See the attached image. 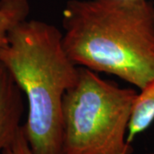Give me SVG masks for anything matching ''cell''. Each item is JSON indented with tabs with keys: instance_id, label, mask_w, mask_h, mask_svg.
Listing matches in <instances>:
<instances>
[{
	"instance_id": "6da1fadb",
	"label": "cell",
	"mask_w": 154,
	"mask_h": 154,
	"mask_svg": "<svg viewBox=\"0 0 154 154\" xmlns=\"http://www.w3.org/2000/svg\"><path fill=\"white\" fill-rule=\"evenodd\" d=\"M63 41L79 67L111 75L138 91L154 80V4L148 0H69Z\"/></svg>"
},
{
	"instance_id": "7a4b0ae2",
	"label": "cell",
	"mask_w": 154,
	"mask_h": 154,
	"mask_svg": "<svg viewBox=\"0 0 154 154\" xmlns=\"http://www.w3.org/2000/svg\"><path fill=\"white\" fill-rule=\"evenodd\" d=\"M0 62L28 102L22 125L34 154H63V101L80 67L68 55L63 33L39 20H24L11 31Z\"/></svg>"
},
{
	"instance_id": "3957f363",
	"label": "cell",
	"mask_w": 154,
	"mask_h": 154,
	"mask_svg": "<svg viewBox=\"0 0 154 154\" xmlns=\"http://www.w3.org/2000/svg\"><path fill=\"white\" fill-rule=\"evenodd\" d=\"M137 94L80 67L63 101V153L130 154L127 134Z\"/></svg>"
},
{
	"instance_id": "277c9868",
	"label": "cell",
	"mask_w": 154,
	"mask_h": 154,
	"mask_svg": "<svg viewBox=\"0 0 154 154\" xmlns=\"http://www.w3.org/2000/svg\"><path fill=\"white\" fill-rule=\"evenodd\" d=\"M23 112V93L0 62V154L21 129Z\"/></svg>"
},
{
	"instance_id": "5b68a950",
	"label": "cell",
	"mask_w": 154,
	"mask_h": 154,
	"mask_svg": "<svg viewBox=\"0 0 154 154\" xmlns=\"http://www.w3.org/2000/svg\"><path fill=\"white\" fill-rule=\"evenodd\" d=\"M154 122V80L143 89L138 91L130 122L127 142L131 145L134 140L146 131Z\"/></svg>"
},
{
	"instance_id": "8992f818",
	"label": "cell",
	"mask_w": 154,
	"mask_h": 154,
	"mask_svg": "<svg viewBox=\"0 0 154 154\" xmlns=\"http://www.w3.org/2000/svg\"><path fill=\"white\" fill-rule=\"evenodd\" d=\"M29 11L28 0H0V52L11 30L28 18Z\"/></svg>"
},
{
	"instance_id": "52a82bcc",
	"label": "cell",
	"mask_w": 154,
	"mask_h": 154,
	"mask_svg": "<svg viewBox=\"0 0 154 154\" xmlns=\"http://www.w3.org/2000/svg\"><path fill=\"white\" fill-rule=\"evenodd\" d=\"M1 154H34L25 136L22 126L15 140L2 152Z\"/></svg>"
},
{
	"instance_id": "ba28073f",
	"label": "cell",
	"mask_w": 154,
	"mask_h": 154,
	"mask_svg": "<svg viewBox=\"0 0 154 154\" xmlns=\"http://www.w3.org/2000/svg\"><path fill=\"white\" fill-rule=\"evenodd\" d=\"M148 154H154V153H148Z\"/></svg>"
}]
</instances>
